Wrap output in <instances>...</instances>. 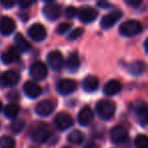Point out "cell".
<instances>
[{
	"mask_svg": "<svg viewBox=\"0 0 148 148\" xmlns=\"http://www.w3.org/2000/svg\"><path fill=\"white\" fill-rule=\"evenodd\" d=\"M1 110H2V103L0 101V112H1Z\"/></svg>",
	"mask_w": 148,
	"mask_h": 148,
	"instance_id": "cell-40",
	"label": "cell"
},
{
	"mask_svg": "<svg viewBox=\"0 0 148 148\" xmlns=\"http://www.w3.org/2000/svg\"><path fill=\"white\" fill-rule=\"evenodd\" d=\"M82 34H83V29H81V27H77V29H73L71 33H69V35H68V37H67V40L68 41H75L76 39L80 38L81 36H82Z\"/></svg>",
	"mask_w": 148,
	"mask_h": 148,
	"instance_id": "cell-30",
	"label": "cell"
},
{
	"mask_svg": "<svg viewBox=\"0 0 148 148\" xmlns=\"http://www.w3.org/2000/svg\"><path fill=\"white\" fill-rule=\"evenodd\" d=\"M142 31V25L138 21L130 19L123 23L119 27V32L123 37L131 38L137 36Z\"/></svg>",
	"mask_w": 148,
	"mask_h": 148,
	"instance_id": "cell-3",
	"label": "cell"
},
{
	"mask_svg": "<svg viewBox=\"0 0 148 148\" xmlns=\"http://www.w3.org/2000/svg\"><path fill=\"white\" fill-rule=\"evenodd\" d=\"M76 87L77 83L72 79H62L57 84V91L62 95H68L74 92Z\"/></svg>",
	"mask_w": 148,
	"mask_h": 148,
	"instance_id": "cell-12",
	"label": "cell"
},
{
	"mask_svg": "<svg viewBox=\"0 0 148 148\" xmlns=\"http://www.w3.org/2000/svg\"><path fill=\"white\" fill-rule=\"evenodd\" d=\"M15 23L8 16L0 17V34L2 36H9L15 31Z\"/></svg>",
	"mask_w": 148,
	"mask_h": 148,
	"instance_id": "cell-14",
	"label": "cell"
},
{
	"mask_svg": "<svg viewBox=\"0 0 148 148\" xmlns=\"http://www.w3.org/2000/svg\"><path fill=\"white\" fill-rule=\"evenodd\" d=\"M65 15L67 18H73L77 15V9L74 6H68L65 10Z\"/></svg>",
	"mask_w": 148,
	"mask_h": 148,
	"instance_id": "cell-32",
	"label": "cell"
},
{
	"mask_svg": "<svg viewBox=\"0 0 148 148\" xmlns=\"http://www.w3.org/2000/svg\"><path fill=\"white\" fill-rule=\"evenodd\" d=\"M99 81L97 76H95V75H88L82 81L83 90L86 91V92H93L99 87Z\"/></svg>",
	"mask_w": 148,
	"mask_h": 148,
	"instance_id": "cell-19",
	"label": "cell"
},
{
	"mask_svg": "<svg viewBox=\"0 0 148 148\" xmlns=\"http://www.w3.org/2000/svg\"><path fill=\"white\" fill-rule=\"evenodd\" d=\"M68 141L71 144H75V145H79L84 141V134L79 130H73L70 132L68 135Z\"/></svg>",
	"mask_w": 148,
	"mask_h": 148,
	"instance_id": "cell-25",
	"label": "cell"
},
{
	"mask_svg": "<svg viewBox=\"0 0 148 148\" xmlns=\"http://www.w3.org/2000/svg\"><path fill=\"white\" fill-rule=\"evenodd\" d=\"M27 33H29V38L35 42H42L47 37V31L45 27L41 23H34L33 25L29 27Z\"/></svg>",
	"mask_w": 148,
	"mask_h": 148,
	"instance_id": "cell-9",
	"label": "cell"
},
{
	"mask_svg": "<svg viewBox=\"0 0 148 148\" xmlns=\"http://www.w3.org/2000/svg\"><path fill=\"white\" fill-rule=\"evenodd\" d=\"M0 4L2 5L4 8H11V7H13L16 4V2L15 1H11V0H1Z\"/></svg>",
	"mask_w": 148,
	"mask_h": 148,
	"instance_id": "cell-33",
	"label": "cell"
},
{
	"mask_svg": "<svg viewBox=\"0 0 148 148\" xmlns=\"http://www.w3.org/2000/svg\"><path fill=\"white\" fill-rule=\"evenodd\" d=\"M52 130L47 124H36L31 130V137L38 143H45L52 136Z\"/></svg>",
	"mask_w": 148,
	"mask_h": 148,
	"instance_id": "cell-1",
	"label": "cell"
},
{
	"mask_svg": "<svg viewBox=\"0 0 148 148\" xmlns=\"http://www.w3.org/2000/svg\"><path fill=\"white\" fill-rule=\"evenodd\" d=\"M31 148H38V147H31Z\"/></svg>",
	"mask_w": 148,
	"mask_h": 148,
	"instance_id": "cell-43",
	"label": "cell"
},
{
	"mask_svg": "<svg viewBox=\"0 0 148 148\" xmlns=\"http://www.w3.org/2000/svg\"><path fill=\"white\" fill-rule=\"evenodd\" d=\"M97 5L101 6V7H103V8H107V7L111 6L108 2H97Z\"/></svg>",
	"mask_w": 148,
	"mask_h": 148,
	"instance_id": "cell-38",
	"label": "cell"
},
{
	"mask_svg": "<svg viewBox=\"0 0 148 148\" xmlns=\"http://www.w3.org/2000/svg\"><path fill=\"white\" fill-rule=\"evenodd\" d=\"M110 135L112 141L117 144H124L128 140V131L121 125L114 127Z\"/></svg>",
	"mask_w": 148,
	"mask_h": 148,
	"instance_id": "cell-11",
	"label": "cell"
},
{
	"mask_svg": "<svg viewBox=\"0 0 148 148\" xmlns=\"http://www.w3.org/2000/svg\"><path fill=\"white\" fill-rule=\"evenodd\" d=\"M77 16L83 23H89L97 17V10L90 6H83L77 10Z\"/></svg>",
	"mask_w": 148,
	"mask_h": 148,
	"instance_id": "cell-8",
	"label": "cell"
},
{
	"mask_svg": "<svg viewBox=\"0 0 148 148\" xmlns=\"http://www.w3.org/2000/svg\"><path fill=\"white\" fill-rule=\"evenodd\" d=\"M84 148H99V146H97L95 142H88V143L84 146Z\"/></svg>",
	"mask_w": 148,
	"mask_h": 148,
	"instance_id": "cell-37",
	"label": "cell"
},
{
	"mask_svg": "<svg viewBox=\"0 0 148 148\" xmlns=\"http://www.w3.org/2000/svg\"><path fill=\"white\" fill-rule=\"evenodd\" d=\"M123 16V11L120 9H115V10L111 11L108 14H106L105 16L101 18V27L105 29H111L112 27L116 25V23H118L121 17Z\"/></svg>",
	"mask_w": 148,
	"mask_h": 148,
	"instance_id": "cell-6",
	"label": "cell"
},
{
	"mask_svg": "<svg viewBox=\"0 0 148 148\" xmlns=\"http://www.w3.org/2000/svg\"><path fill=\"white\" fill-rule=\"evenodd\" d=\"M29 75L36 81L43 80V79H45L47 77L48 69L43 62H35V63L32 64L31 68H29Z\"/></svg>",
	"mask_w": 148,
	"mask_h": 148,
	"instance_id": "cell-5",
	"label": "cell"
},
{
	"mask_svg": "<svg viewBox=\"0 0 148 148\" xmlns=\"http://www.w3.org/2000/svg\"><path fill=\"white\" fill-rule=\"evenodd\" d=\"M125 2H126V4H128L129 6L138 7V6H140V4L142 3V1L141 0H126Z\"/></svg>",
	"mask_w": 148,
	"mask_h": 148,
	"instance_id": "cell-35",
	"label": "cell"
},
{
	"mask_svg": "<svg viewBox=\"0 0 148 148\" xmlns=\"http://www.w3.org/2000/svg\"><path fill=\"white\" fill-rule=\"evenodd\" d=\"M63 148H71V147H68V146H65V147H63Z\"/></svg>",
	"mask_w": 148,
	"mask_h": 148,
	"instance_id": "cell-42",
	"label": "cell"
},
{
	"mask_svg": "<svg viewBox=\"0 0 148 148\" xmlns=\"http://www.w3.org/2000/svg\"><path fill=\"white\" fill-rule=\"evenodd\" d=\"M23 92L29 99H36L42 95V87L35 81H27L23 84Z\"/></svg>",
	"mask_w": 148,
	"mask_h": 148,
	"instance_id": "cell-16",
	"label": "cell"
},
{
	"mask_svg": "<svg viewBox=\"0 0 148 148\" xmlns=\"http://www.w3.org/2000/svg\"><path fill=\"white\" fill-rule=\"evenodd\" d=\"M135 113H136V115L139 117L140 124H141L142 126H145L146 122H147V116H148L146 103H143V101L138 103V105L135 107Z\"/></svg>",
	"mask_w": 148,
	"mask_h": 148,
	"instance_id": "cell-22",
	"label": "cell"
},
{
	"mask_svg": "<svg viewBox=\"0 0 148 148\" xmlns=\"http://www.w3.org/2000/svg\"><path fill=\"white\" fill-rule=\"evenodd\" d=\"M47 61L49 66L54 70V71H59L64 65V59L63 56L60 52L58 51H52L48 54Z\"/></svg>",
	"mask_w": 148,
	"mask_h": 148,
	"instance_id": "cell-10",
	"label": "cell"
},
{
	"mask_svg": "<svg viewBox=\"0 0 148 148\" xmlns=\"http://www.w3.org/2000/svg\"><path fill=\"white\" fill-rule=\"evenodd\" d=\"M43 13L47 19L54 21L61 15V6L54 1H47L43 8Z\"/></svg>",
	"mask_w": 148,
	"mask_h": 148,
	"instance_id": "cell-4",
	"label": "cell"
},
{
	"mask_svg": "<svg viewBox=\"0 0 148 148\" xmlns=\"http://www.w3.org/2000/svg\"><path fill=\"white\" fill-rule=\"evenodd\" d=\"M19 74L14 70H7L1 76V85L3 86H14L19 81Z\"/></svg>",
	"mask_w": 148,
	"mask_h": 148,
	"instance_id": "cell-13",
	"label": "cell"
},
{
	"mask_svg": "<svg viewBox=\"0 0 148 148\" xmlns=\"http://www.w3.org/2000/svg\"><path fill=\"white\" fill-rule=\"evenodd\" d=\"M21 57V53L15 47H9L6 51L1 54V61L4 64H11L16 62Z\"/></svg>",
	"mask_w": 148,
	"mask_h": 148,
	"instance_id": "cell-17",
	"label": "cell"
},
{
	"mask_svg": "<svg viewBox=\"0 0 148 148\" xmlns=\"http://www.w3.org/2000/svg\"><path fill=\"white\" fill-rule=\"evenodd\" d=\"M34 1H18L17 2V4L19 5V7L23 9H25V8H29V6H32V5L34 4Z\"/></svg>",
	"mask_w": 148,
	"mask_h": 148,
	"instance_id": "cell-34",
	"label": "cell"
},
{
	"mask_svg": "<svg viewBox=\"0 0 148 148\" xmlns=\"http://www.w3.org/2000/svg\"><path fill=\"white\" fill-rule=\"evenodd\" d=\"M147 42H148V40L144 41V49H145V52H147Z\"/></svg>",
	"mask_w": 148,
	"mask_h": 148,
	"instance_id": "cell-39",
	"label": "cell"
},
{
	"mask_svg": "<svg viewBox=\"0 0 148 148\" xmlns=\"http://www.w3.org/2000/svg\"><path fill=\"white\" fill-rule=\"evenodd\" d=\"M8 97H8L9 99H14L15 101V99H17L19 97V95L16 92V91H11L10 93H8Z\"/></svg>",
	"mask_w": 148,
	"mask_h": 148,
	"instance_id": "cell-36",
	"label": "cell"
},
{
	"mask_svg": "<svg viewBox=\"0 0 148 148\" xmlns=\"http://www.w3.org/2000/svg\"><path fill=\"white\" fill-rule=\"evenodd\" d=\"M122 89V84L120 81L115 80V79H112V80L108 81L107 83L103 86V93L106 95H109V97H112V95H115L117 93H119Z\"/></svg>",
	"mask_w": 148,
	"mask_h": 148,
	"instance_id": "cell-18",
	"label": "cell"
},
{
	"mask_svg": "<svg viewBox=\"0 0 148 148\" xmlns=\"http://www.w3.org/2000/svg\"><path fill=\"white\" fill-rule=\"evenodd\" d=\"M55 110V105L52 101L46 99L41 103H39L36 107V113L41 117H48Z\"/></svg>",
	"mask_w": 148,
	"mask_h": 148,
	"instance_id": "cell-15",
	"label": "cell"
},
{
	"mask_svg": "<svg viewBox=\"0 0 148 148\" xmlns=\"http://www.w3.org/2000/svg\"><path fill=\"white\" fill-rule=\"evenodd\" d=\"M14 43H15V48H16L19 53H25V52H27L31 49V44H29V42L27 41V39L19 33L15 36Z\"/></svg>",
	"mask_w": 148,
	"mask_h": 148,
	"instance_id": "cell-21",
	"label": "cell"
},
{
	"mask_svg": "<svg viewBox=\"0 0 148 148\" xmlns=\"http://www.w3.org/2000/svg\"><path fill=\"white\" fill-rule=\"evenodd\" d=\"M19 113V107L15 103H9L4 108V115L8 119H15Z\"/></svg>",
	"mask_w": 148,
	"mask_h": 148,
	"instance_id": "cell-26",
	"label": "cell"
},
{
	"mask_svg": "<svg viewBox=\"0 0 148 148\" xmlns=\"http://www.w3.org/2000/svg\"><path fill=\"white\" fill-rule=\"evenodd\" d=\"M73 119L72 117L67 113H60L55 117L54 120V124H55L56 128L60 131H65V130L69 129L70 127L73 126Z\"/></svg>",
	"mask_w": 148,
	"mask_h": 148,
	"instance_id": "cell-7",
	"label": "cell"
},
{
	"mask_svg": "<svg viewBox=\"0 0 148 148\" xmlns=\"http://www.w3.org/2000/svg\"><path fill=\"white\" fill-rule=\"evenodd\" d=\"M70 29H71V23H62L57 27V29H56V33L59 34V35H64V34L67 33Z\"/></svg>",
	"mask_w": 148,
	"mask_h": 148,
	"instance_id": "cell-31",
	"label": "cell"
},
{
	"mask_svg": "<svg viewBox=\"0 0 148 148\" xmlns=\"http://www.w3.org/2000/svg\"><path fill=\"white\" fill-rule=\"evenodd\" d=\"M0 147L1 148H14L15 140L10 136L4 135L0 138Z\"/></svg>",
	"mask_w": 148,
	"mask_h": 148,
	"instance_id": "cell-27",
	"label": "cell"
},
{
	"mask_svg": "<svg viewBox=\"0 0 148 148\" xmlns=\"http://www.w3.org/2000/svg\"><path fill=\"white\" fill-rule=\"evenodd\" d=\"M145 69H146V66L143 61H134L128 66L129 73H131L132 75H135V76L141 75L145 71Z\"/></svg>",
	"mask_w": 148,
	"mask_h": 148,
	"instance_id": "cell-24",
	"label": "cell"
},
{
	"mask_svg": "<svg viewBox=\"0 0 148 148\" xmlns=\"http://www.w3.org/2000/svg\"><path fill=\"white\" fill-rule=\"evenodd\" d=\"M135 146L136 148H148V139L146 135L144 134H140L135 138Z\"/></svg>",
	"mask_w": 148,
	"mask_h": 148,
	"instance_id": "cell-28",
	"label": "cell"
},
{
	"mask_svg": "<svg viewBox=\"0 0 148 148\" xmlns=\"http://www.w3.org/2000/svg\"><path fill=\"white\" fill-rule=\"evenodd\" d=\"M95 111L101 120H110L113 118L114 114L116 111V106L114 103L107 99H103V101H99L97 103V107H95Z\"/></svg>",
	"mask_w": 148,
	"mask_h": 148,
	"instance_id": "cell-2",
	"label": "cell"
},
{
	"mask_svg": "<svg viewBox=\"0 0 148 148\" xmlns=\"http://www.w3.org/2000/svg\"><path fill=\"white\" fill-rule=\"evenodd\" d=\"M93 119V112L89 107H84L78 114V123L81 126H88Z\"/></svg>",
	"mask_w": 148,
	"mask_h": 148,
	"instance_id": "cell-20",
	"label": "cell"
},
{
	"mask_svg": "<svg viewBox=\"0 0 148 148\" xmlns=\"http://www.w3.org/2000/svg\"><path fill=\"white\" fill-rule=\"evenodd\" d=\"M79 66H80V60H79L77 53L70 54L67 58V61H66V68L68 71L75 72L76 70H78Z\"/></svg>",
	"mask_w": 148,
	"mask_h": 148,
	"instance_id": "cell-23",
	"label": "cell"
},
{
	"mask_svg": "<svg viewBox=\"0 0 148 148\" xmlns=\"http://www.w3.org/2000/svg\"><path fill=\"white\" fill-rule=\"evenodd\" d=\"M25 126V122L23 121V120L16 119L11 123L10 128L14 133H19V132H21L23 130Z\"/></svg>",
	"mask_w": 148,
	"mask_h": 148,
	"instance_id": "cell-29",
	"label": "cell"
},
{
	"mask_svg": "<svg viewBox=\"0 0 148 148\" xmlns=\"http://www.w3.org/2000/svg\"><path fill=\"white\" fill-rule=\"evenodd\" d=\"M0 85H1V76H0Z\"/></svg>",
	"mask_w": 148,
	"mask_h": 148,
	"instance_id": "cell-41",
	"label": "cell"
}]
</instances>
